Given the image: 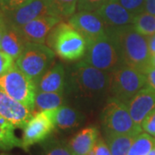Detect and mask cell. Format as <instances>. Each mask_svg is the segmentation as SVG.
<instances>
[{"instance_id": "cell-1", "label": "cell", "mask_w": 155, "mask_h": 155, "mask_svg": "<svg viewBox=\"0 0 155 155\" xmlns=\"http://www.w3.org/2000/svg\"><path fill=\"white\" fill-rule=\"evenodd\" d=\"M110 72L82 60L67 67L65 92L77 98L97 100L108 96Z\"/></svg>"}, {"instance_id": "cell-2", "label": "cell", "mask_w": 155, "mask_h": 155, "mask_svg": "<svg viewBox=\"0 0 155 155\" xmlns=\"http://www.w3.org/2000/svg\"><path fill=\"white\" fill-rule=\"evenodd\" d=\"M117 41L123 64L146 74L151 67V54L147 36L138 33L133 24L119 28H107Z\"/></svg>"}, {"instance_id": "cell-3", "label": "cell", "mask_w": 155, "mask_h": 155, "mask_svg": "<svg viewBox=\"0 0 155 155\" xmlns=\"http://www.w3.org/2000/svg\"><path fill=\"white\" fill-rule=\"evenodd\" d=\"M46 45L62 61L76 62L85 54L87 42L84 36L69 22L61 21L51 30Z\"/></svg>"}, {"instance_id": "cell-4", "label": "cell", "mask_w": 155, "mask_h": 155, "mask_svg": "<svg viewBox=\"0 0 155 155\" xmlns=\"http://www.w3.org/2000/svg\"><path fill=\"white\" fill-rule=\"evenodd\" d=\"M82 61L107 72L124 65L117 41L108 31L101 38L87 45Z\"/></svg>"}, {"instance_id": "cell-5", "label": "cell", "mask_w": 155, "mask_h": 155, "mask_svg": "<svg viewBox=\"0 0 155 155\" xmlns=\"http://www.w3.org/2000/svg\"><path fill=\"white\" fill-rule=\"evenodd\" d=\"M55 53L46 44L26 42L15 66L37 84L41 77L54 64Z\"/></svg>"}, {"instance_id": "cell-6", "label": "cell", "mask_w": 155, "mask_h": 155, "mask_svg": "<svg viewBox=\"0 0 155 155\" xmlns=\"http://www.w3.org/2000/svg\"><path fill=\"white\" fill-rule=\"evenodd\" d=\"M146 85V74L132 67L122 65L110 72L109 98L127 104Z\"/></svg>"}, {"instance_id": "cell-7", "label": "cell", "mask_w": 155, "mask_h": 155, "mask_svg": "<svg viewBox=\"0 0 155 155\" xmlns=\"http://www.w3.org/2000/svg\"><path fill=\"white\" fill-rule=\"evenodd\" d=\"M101 122L105 134L138 136L141 126L136 124L127 110L126 104L109 98L101 114Z\"/></svg>"}, {"instance_id": "cell-8", "label": "cell", "mask_w": 155, "mask_h": 155, "mask_svg": "<svg viewBox=\"0 0 155 155\" xmlns=\"http://www.w3.org/2000/svg\"><path fill=\"white\" fill-rule=\"evenodd\" d=\"M0 89L11 98L35 112L36 84L16 66L0 76Z\"/></svg>"}, {"instance_id": "cell-9", "label": "cell", "mask_w": 155, "mask_h": 155, "mask_svg": "<svg viewBox=\"0 0 155 155\" xmlns=\"http://www.w3.org/2000/svg\"><path fill=\"white\" fill-rule=\"evenodd\" d=\"M57 109L34 112L32 117L22 128V149L28 151L30 147L43 142L52 134L55 129Z\"/></svg>"}, {"instance_id": "cell-10", "label": "cell", "mask_w": 155, "mask_h": 155, "mask_svg": "<svg viewBox=\"0 0 155 155\" xmlns=\"http://www.w3.org/2000/svg\"><path fill=\"white\" fill-rule=\"evenodd\" d=\"M68 22L83 35L87 45L101 38L107 32L106 24L96 12L78 11L69 17Z\"/></svg>"}, {"instance_id": "cell-11", "label": "cell", "mask_w": 155, "mask_h": 155, "mask_svg": "<svg viewBox=\"0 0 155 155\" xmlns=\"http://www.w3.org/2000/svg\"><path fill=\"white\" fill-rule=\"evenodd\" d=\"M5 16L10 25L19 28L37 17L55 14L47 0H29L16 10L5 13Z\"/></svg>"}, {"instance_id": "cell-12", "label": "cell", "mask_w": 155, "mask_h": 155, "mask_svg": "<svg viewBox=\"0 0 155 155\" xmlns=\"http://www.w3.org/2000/svg\"><path fill=\"white\" fill-rule=\"evenodd\" d=\"M61 17L43 16L32 20L18 28L19 32L27 42L46 44V39L51 30L61 22Z\"/></svg>"}, {"instance_id": "cell-13", "label": "cell", "mask_w": 155, "mask_h": 155, "mask_svg": "<svg viewBox=\"0 0 155 155\" xmlns=\"http://www.w3.org/2000/svg\"><path fill=\"white\" fill-rule=\"evenodd\" d=\"M33 114L28 108L11 98L0 89V116L11 122L16 128H23Z\"/></svg>"}, {"instance_id": "cell-14", "label": "cell", "mask_w": 155, "mask_h": 155, "mask_svg": "<svg viewBox=\"0 0 155 155\" xmlns=\"http://www.w3.org/2000/svg\"><path fill=\"white\" fill-rule=\"evenodd\" d=\"M95 12L104 20L107 28L131 25L135 17V15L122 7L116 0H109Z\"/></svg>"}, {"instance_id": "cell-15", "label": "cell", "mask_w": 155, "mask_h": 155, "mask_svg": "<svg viewBox=\"0 0 155 155\" xmlns=\"http://www.w3.org/2000/svg\"><path fill=\"white\" fill-rule=\"evenodd\" d=\"M126 105L134 122L141 126L145 117L155 109V91L145 87L128 101Z\"/></svg>"}, {"instance_id": "cell-16", "label": "cell", "mask_w": 155, "mask_h": 155, "mask_svg": "<svg viewBox=\"0 0 155 155\" xmlns=\"http://www.w3.org/2000/svg\"><path fill=\"white\" fill-rule=\"evenodd\" d=\"M67 70L61 62H55L36 84L37 91L65 92Z\"/></svg>"}, {"instance_id": "cell-17", "label": "cell", "mask_w": 155, "mask_h": 155, "mask_svg": "<svg viewBox=\"0 0 155 155\" xmlns=\"http://www.w3.org/2000/svg\"><path fill=\"white\" fill-rule=\"evenodd\" d=\"M99 136V131L96 127H84L70 140L68 148L72 155H91Z\"/></svg>"}, {"instance_id": "cell-18", "label": "cell", "mask_w": 155, "mask_h": 155, "mask_svg": "<svg viewBox=\"0 0 155 155\" xmlns=\"http://www.w3.org/2000/svg\"><path fill=\"white\" fill-rule=\"evenodd\" d=\"M26 42L27 41L22 37L18 28L11 26L7 22V27L1 40L0 50L16 61L22 54Z\"/></svg>"}, {"instance_id": "cell-19", "label": "cell", "mask_w": 155, "mask_h": 155, "mask_svg": "<svg viewBox=\"0 0 155 155\" xmlns=\"http://www.w3.org/2000/svg\"><path fill=\"white\" fill-rule=\"evenodd\" d=\"M84 120L81 112L70 106L59 107L55 114V128L61 130H70L78 127Z\"/></svg>"}, {"instance_id": "cell-20", "label": "cell", "mask_w": 155, "mask_h": 155, "mask_svg": "<svg viewBox=\"0 0 155 155\" xmlns=\"http://www.w3.org/2000/svg\"><path fill=\"white\" fill-rule=\"evenodd\" d=\"M16 127L0 116V150L9 151L15 147L22 148V140L15 134Z\"/></svg>"}, {"instance_id": "cell-21", "label": "cell", "mask_w": 155, "mask_h": 155, "mask_svg": "<svg viewBox=\"0 0 155 155\" xmlns=\"http://www.w3.org/2000/svg\"><path fill=\"white\" fill-rule=\"evenodd\" d=\"M65 102V92H44L36 91L35 102V112L57 109Z\"/></svg>"}, {"instance_id": "cell-22", "label": "cell", "mask_w": 155, "mask_h": 155, "mask_svg": "<svg viewBox=\"0 0 155 155\" xmlns=\"http://www.w3.org/2000/svg\"><path fill=\"white\" fill-rule=\"evenodd\" d=\"M136 136L121 134H105V140L111 155H127Z\"/></svg>"}, {"instance_id": "cell-23", "label": "cell", "mask_w": 155, "mask_h": 155, "mask_svg": "<svg viewBox=\"0 0 155 155\" xmlns=\"http://www.w3.org/2000/svg\"><path fill=\"white\" fill-rule=\"evenodd\" d=\"M134 28L142 35L150 36L155 34V16L147 12H142L134 17Z\"/></svg>"}, {"instance_id": "cell-24", "label": "cell", "mask_w": 155, "mask_h": 155, "mask_svg": "<svg viewBox=\"0 0 155 155\" xmlns=\"http://www.w3.org/2000/svg\"><path fill=\"white\" fill-rule=\"evenodd\" d=\"M155 145V138L147 133L136 136L127 155H147Z\"/></svg>"}, {"instance_id": "cell-25", "label": "cell", "mask_w": 155, "mask_h": 155, "mask_svg": "<svg viewBox=\"0 0 155 155\" xmlns=\"http://www.w3.org/2000/svg\"><path fill=\"white\" fill-rule=\"evenodd\" d=\"M50 7L61 18H69L77 11L78 0H47Z\"/></svg>"}, {"instance_id": "cell-26", "label": "cell", "mask_w": 155, "mask_h": 155, "mask_svg": "<svg viewBox=\"0 0 155 155\" xmlns=\"http://www.w3.org/2000/svg\"><path fill=\"white\" fill-rule=\"evenodd\" d=\"M44 155H72L67 144L58 140H45Z\"/></svg>"}, {"instance_id": "cell-27", "label": "cell", "mask_w": 155, "mask_h": 155, "mask_svg": "<svg viewBox=\"0 0 155 155\" xmlns=\"http://www.w3.org/2000/svg\"><path fill=\"white\" fill-rule=\"evenodd\" d=\"M116 1L135 16L142 12H145V0H116Z\"/></svg>"}, {"instance_id": "cell-28", "label": "cell", "mask_w": 155, "mask_h": 155, "mask_svg": "<svg viewBox=\"0 0 155 155\" xmlns=\"http://www.w3.org/2000/svg\"><path fill=\"white\" fill-rule=\"evenodd\" d=\"M109 0H78V11L95 12Z\"/></svg>"}, {"instance_id": "cell-29", "label": "cell", "mask_w": 155, "mask_h": 155, "mask_svg": "<svg viewBox=\"0 0 155 155\" xmlns=\"http://www.w3.org/2000/svg\"><path fill=\"white\" fill-rule=\"evenodd\" d=\"M141 128L147 134L155 137V109L145 117L141 123Z\"/></svg>"}, {"instance_id": "cell-30", "label": "cell", "mask_w": 155, "mask_h": 155, "mask_svg": "<svg viewBox=\"0 0 155 155\" xmlns=\"http://www.w3.org/2000/svg\"><path fill=\"white\" fill-rule=\"evenodd\" d=\"M15 66V61L9 54L0 50V76L5 74Z\"/></svg>"}, {"instance_id": "cell-31", "label": "cell", "mask_w": 155, "mask_h": 155, "mask_svg": "<svg viewBox=\"0 0 155 155\" xmlns=\"http://www.w3.org/2000/svg\"><path fill=\"white\" fill-rule=\"evenodd\" d=\"M29 0H0V9L4 13L14 11Z\"/></svg>"}, {"instance_id": "cell-32", "label": "cell", "mask_w": 155, "mask_h": 155, "mask_svg": "<svg viewBox=\"0 0 155 155\" xmlns=\"http://www.w3.org/2000/svg\"><path fill=\"white\" fill-rule=\"evenodd\" d=\"M91 155H111L110 149L106 140H104L101 136L97 139Z\"/></svg>"}, {"instance_id": "cell-33", "label": "cell", "mask_w": 155, "mask_h": 155, "mask_svg": "<svg viewBox=\"0 0 155 155\" xmlns=\"http://www.w3.org/2000/svg\"><path fill=\"white\" fill-rule=\"evenodd\" d=\"M146 76H147L146 88H148L155 91V67H150L147 72H146Z\"/></svg>"}, {"instance_id": "cell-34", "label": "cell", "mask_w": 155, "mask_h": 155, "mask_svg": "<svg viewBox=\"0 0 155 155\" xmlns=\"http://www.w3.org/2000/svg\"><path fill=\"white\" fill-rule=\"evenodd\" d=\"M6 27H7V21H6L5 13L0 9V44H1V40L3 37V35L5 33Z\"/></svg>"}, {"instance_id": "cell-35", "label": "cell", "mask_w": 155, "mask_h": 155, "mask_svg": "<svg viewBox=\"0 0 155 155\" xmlns=\"http://www.w3.org/2000/svg\"><path fill=\"white\" fill-rule=\"evenodd\" d=\"M145 12L155 16V0H145Z\"/></svg>"}, {"instance_id": "cell-36", "label": "cell", "mask_w": 155, "mask_h": 155, "mask_svg": "<svg viewBox=\"0 0 155 155\" xmlns=\"http://www.w3.org/2000/svg\"><path fill=\"white\" fill-rule=\"evenodd\" d=\"M147 41H148V48L151 55L155 54V34L153 35L147 36Z\"/></svg>"}, {"instance_id": "cell-37", "label": "cell", "mask_w": 155, "mask_h": 155, "mask_svg": "<svg viewBox=\"0 0 155 155\" xmlns=\"http://www.w3.org/2000/svg\"><path fill=\"white\" fill-rule=\"evenodd\" d=\"M150 63H151V67H155V54L151 55V61H150Z\"/></svg>"}, {"instance_id": "cell-38", "label": "cell", "mask_w": 155, "mask_h": 155, "mask_svg": "<svg viewBox=\"0 0 155 155\" xmlns=\"http://www.w3.org/2000/svg\"><path fill=\"white\" fill-rule=\"evenodd\" d=\"M147 155H155V145L153 146V147L152 148V150L148 153V154Z\"/></svg>"}, {"instance_id": "cell-39", "label": "cell", "mask_w": 155, "mask_h": 155, "mask_svg": "<svg viewBox=\"0 0 155 155\" xmlns=\"http://www.w3.org/2000/svg\"><path fill=\"white\" fill-rule=\"evenodd\" d=\"M0 155H11V154H9V153H2V152H0Z\"/></svg>"}]
</instances>
